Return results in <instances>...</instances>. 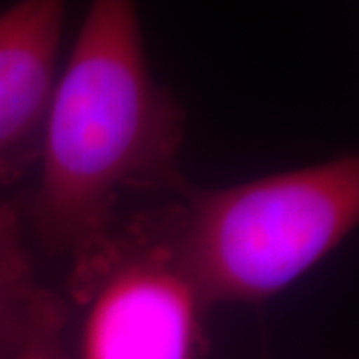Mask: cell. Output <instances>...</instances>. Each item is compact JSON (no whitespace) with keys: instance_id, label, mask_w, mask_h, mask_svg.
<instances>
[{"instance_id":"obj_1","label":"cell","mask_w":359,"mask_h":359,"mask_svg":"<svg viewBox=\"0 0 359 359\" xmlns=\"http://www.w3.org/2000/svg\"><path fill=\"white\" fill-rule=\"evenodd\" d=\"M186 110L148 62L132 0H96L52 92L28 222L44 250L74 257L118 222L128 192H178Z\"/></svg>"},{"instance_id":"obj_2","label":"cell","mask_w":359,"mask_h":359,"mask_svg":"<svg viewBox=\"0 0 359 359\" xmlns=\"http://www.w3.org/2000/svg\"><path fill=\"white\" fill-rule=\"evenodd\" d=\"M168 210L180 259L210 308L264 304L358 228L359 156L224 188L186 182Z\"/></svg>"},{"instance_id":"obj_3","label":"cell","mask_w":359,"mask_h":359,"mask_svg":"<svg viewBox=\"0 0 359 359\" xmlns=\"http://www.w3.org/2000/svg\"><path fill=\"white\" fill-rule=\"evenodd\" d=\"M68 302L80 316L74 359H208L212 308L180 259L168 204L72 257Z\"/></svg>"},{"instance_id":"obj_4","label":"cell","mask_w":359,"mask_h":359,"mask_svg":"<svg viewBox=\"0 0 359 359\" xmlns=\"http://www.w3.org/2000/svg\"><path fill=\"white\" fill-rule=\"evenodd\" d=\"M65 22L62 0H20L0 13V186L39 164Z\"/></svg>"},{"instance_id":"obj_5","label":"cell","mask_w":359,"mask_h":359,"mask_svg":"<svg viewBox=\"0 0 359 359\" xmlns=\"http://www.w3.org/2000/svg\"><path fill=\"white\" fill-rule=\"evenodd\" d=\"M25 216L0 200V359H8L44 290L34 276L25 236Z\"/></svg>"},{"instance_id":"obj_6","label":"cell","mask_w":359,"mask_h":359,"mask_svg":"<svg viewBox=\"0 0 359 359\" xmlns=\"http://www.w3.org/2000/svg\"><path fill=\"white\" fill-rule=\"evenodd\" d=\"M68 320L70 308L65 297L44 287L8 359H74L65 339Z\"/></svg>"}]
</instances>
